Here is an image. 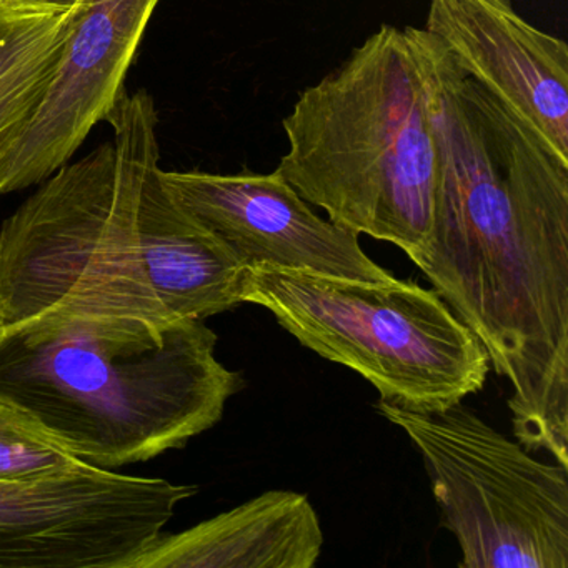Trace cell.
Here are the masks:
<instances>
[{
	"label": "cell",
	"mask_w": 568,
	"mask_h": 568,
	"mask_svg": "<svg viewBox=\"0 0 568 568\" xmlns=\"http://www.w3.org/2000/svg\"><path fill=\"white\" fill-rule=\"evenodd\" d=\"M275 171L328 221L400 248L427 245L438 151L424 75L405 29L384 24L298 94Z\"/></svg>",
	"instance_id": "cell-4"
},
{
	"label": "cell",
	"mask_w": 568,
	"mask_h": 568,
	"mask_svg": "<svg viewBox=\"0 0 568 568\" xmlns=\"http://www.w3.org/2000/svg\"><path fill=\"white\" fill-rule=\"evenodd\" d=\"M322 545L307 495L268 490L181 534H162L131 568H312Z\"/></svg>",
	"instance_id": "cell-11"
},
{
	"label": "cell",
	"mask_w": 568,
	"mask_h": 568,
	"mask_svg": "<svg viewBox=\"0 0 568 568\" xmlns=\"http://www.w3.org/2000/svg\"><path fill=\"white\" fill-rule=\"evenodd\" d=\"M242 304L272 312L322 358L361 374L381 400L445 410L478 394L490 358L435 291L417 282H364L261 265L244 271Z\"/></svg>",
	"instance_id": "cell-5"
},
{
	"label": "cell",
	"mask_w": 568,
	"mask_h": 568,
	"mask_svg": "<svg viewBox=\"0 0 568 568\" xmlns=\"http://www.w3.org/2000/svg\"><path fill=\"white\" fill-rule=\"evenodd\" d=\"M84 464L31 415L0 398V481L45 480Z\"/></svg>",
	"instance_id": "cell-13"
},
{
	"label": "cell",
	"mask_w": 568,
	"mask_h": 568,
	"mask_svg": "<svg viewBox=\"0 0 568 568\" xmlns=\"http://www.w3.org/2000/svg\"><path fill=\"white\" fill-rule=\"evenodd\" d=\"M74 24L68 12L0 0V159L38 114Z\"/></svg>",
	"instance_id": "cell-12"
},
{
	"label": "cell",
	"mask_w": 568,
	"mask_h": 568,
	"mask_svg": "<svg viewBox=\"0 0 568 568\" xmlns=\"http://www.w3.org/2000/svg\"><path fill=\"white\" fill-rule=\"evenodd\" d=\"M0 337H2V331H0Z\"/></svg>",
	"instance_id": "cell-15"
},
{
	"label": "cell",
	"mask_w": 568,
	"mask_h": 568,
	"mask_svg": "<svg viewBox=\"0 0 568 568\" xmlns=\"http://www.w3.org/2000/svg\"><path fill=\"white\" fill-rule=\"evenodd\" d=\"M114 141L62 165L0 229V331L72 315L172 321L242 304L245 267L162 181L159 114L121 95Z\"/></svg>",
	"instance_id": "cell-2"
},
{
	"label": "cell",
	"mask_w": 568,
	"mask_h": 568,
	"mask_svg": "<svg viewBox=\"0 0 568 568\" xmlns=\"http://www.w3.org/2000/svg\"><path fill=\"white\" fill-rule=\"evenodd\" d=\"M162 181L245 268L268 265L364 282L395 278L362 251L357 234L318 217L277 171H162Z\"/></svg>",
	"instance_id": "cell-8"
},
{
	"label": "cell",
	"mask_w": 568,
	"mask_h": 568,
	"mask_svg": "<svg viewBox=\"0 0 568 568\" xmlns=\"http://www.w3.org/2000/svg\"><path fill=\"white\" fill-rule=\"evenodd\" d=\"M375 407L424 458L462 568H568V467L535 460L462 404Z\"/></svg>",
	"instance_id": "cell-6"
},
{
	"label": "cell",
	"mask_w": 568,
	"mask_h": 568,
	"mask_svg": "<svg viewBox=\"0 0 568 568\" xmlns=\"http://www.w3.org/2000/svg\"><path fill=\"white\" fill-rule=\"evenodd\" d=\"M215 345L199 318H45L0 337V398L88 464H141L217 425L245 387Z\"/></svg>",
	"instance_id": "cell-3"
},
{
	"label": "cell",
	"mask_w": 568,
	"mask_h": 568,
	"mask_svg": "<svg viewBox=\"0 0 568 568\" xmlns=\"http://www.w3.org/2000/svg\"><path fill=\"white\" fill-rule=\"evenodd\" d=\"M438 151L434 221L412 262L511 384L515 437L568 467V165L424 28H405Z\"/></svg>",
	"instance_id": "cell-1"
},
{
	"label": "cell",
	"mask_w": 568,
	"mask_h": 568,
	"mask_svg": "<svg viewBox=\"0 0 568 568\" xmlns=\"http://www.w3.org/2000/svg\"><path fill=\"white\" fill-rule=\"evenodd\" d=\"M19 8L38 9V11L68 12L78 6L79 0H6Z\"/></svg>",
	"instance_id": "cell-14"
},
{
	"label": "cell",
	"mask_w": 568,
	"mask_h": 568,
	"mask_svg": "<svg viewBox=\"0 0 568 568\" xmlns=\"http://www.w3.org/2000/svg\"><path fill=\"white\" fill-rule=\"evenodd\" d=\"M195 494L88 462L61 477L0 481V568H131Z\"/></svg>",
	"instance_id": "cell-7"
},
{
	"label": "cell",
	"mask_w": 568,
	"mask_h": 568,
	"mask_svg": "<svg viewBox=\"0 0 568 568\" xmlns=\"http://www.w3.org/2000/svg\"><path fill=\"white\" fill-rule=\"evenodd\" d=\"M159 2L79 0L48 94L0 159V195L51 178L105 121L125 92V78Z\"/></svg>",
	"instance_id": "cell-9"
},
{
	"label": "cell",
	"mask_w": 568,
	"mask_h": 568,
	"mask_svg": "<svg viewBox=\"0 0 568 568\" xmlns=\"http://www.w3.org/2000/svg\"><path fill=\"white\" fill-rule=\"evenodd\" d=\"M425 31L458 69L568 165V44L510 0H430Z\"/></svg>",
	"instance_id": "cell-10"
}]
</instances>
